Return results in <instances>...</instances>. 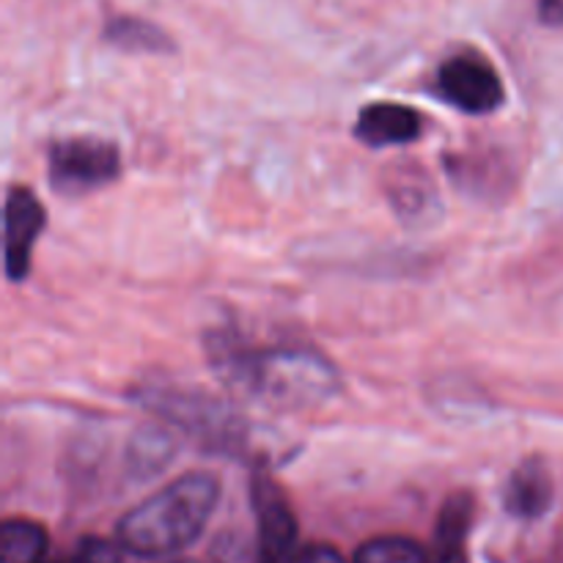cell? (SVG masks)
<instances>
[{
  "label": "cell",
  "instance_id": "d6986e66",
  "mask_svg": "<svg viewBox=\"0 0 563 563\" xmlns=\"http://www.w3.org/2000/svg\"><path fill=\"white\" fill-rule=\"evenodd\" d=\"M539 20L544 25H563V0H539Z\"/></svg>",
  "mask_w": 563,
  "mask_h": 563
},
{
  "label": "cell",
  "instance_id": "ac0fdd59",
  "mask_svg": "<svg viewBox=\"0 0 563 563\" xmlns=\"http://www.w3.org/2000/svg\"><path fill=\"white\" fill-rule=\"evenodd\" d=\"M289 563H346V559L339 553V550L324 548V544H311V548L291 555Z\"/></svg>",
  "mask_w": 563,
  "mask_h": 563
},
{
  "label": "cell",
  "instance_id": "2e32d148",
  "mask_svg": "<svg viewBox=\"0 0 563 563\" xmlns=\"http://www.w3.org/2000/svg\"><path fill=\"white\" fill-rule=\"evenodd\" d=\"M352 563H432V559L416 539L377 537L361 544Z\"/></svg>",
  "mask_w": 563,
  "mask_h": 563
},
{
  "label": "cell",
  "instance_id": "30bf717a",
  "mask_svg": "<svg viewBox=\"0 0 563 563\" xmlns=\"http://www.w3.org/2000/svg\"><path fill=\"white\" fill-rule=\"evenodd\" d=\"M553 476L539 456H528L509 473L504 487V506L511 517L539 520L553 506Z\"/></svg>",
  "mask_w": 563,
  "mask_h": 563
},
{
  "label": "cell",
  "instance_id": "44dd1931",
  "mask_svg": "<svg viewBox=\"0 0 563 563\" xmlns=\"http://www.w3.org/2000/svg\"><path fill=\"white\" fill-rule=\"evenodd\" d=\"M170 563H196V561H170Z\"/></svg>",
  "mask_w": 563,
  "mask_h": 563
},
{
  "label": "cell",
  "instance_id": "7c38bea8",
  "mask_svg": "<svg viewBox=\"0 0 563 563\" xmlns=\"http://www.w3.org/2000/svg\"><path fill=\"white\" fill-rule=\"evenodd\" d=\"M179 449V432L168 423H143L126 445V473L135 482L159 476Z\"/></svg>",
  "mask_w": 563,
  "mask_h": 563
},
{
  "label": "cell",
  "instance_id": "7a4b0ae2",
  "mask_svg": "<svg viewBox=\"0 0 563 563\" xmlns=\"http://www.w3.org/2000/svg\"><path fill=\"white\" fill-rule=\"evenodd\" d=\"M218 500L220 482L214 473H185L121 517V548L137 559H165L179 553L201 537Z\"/></svg>",
  "mask_w": 563,
  "mask_h": 563
},
{
  "label": "cell",
  "instance_id": "9a60e30c",
  "mask_svg": "<svg viewBox=\"0 0 563 563\" xmlns=\"http://www.w3.org/2000/svg\"><path fill=\"white\" fill-rule=\"evenodd\" d=\"M47 531L33 520H5L0 528V563H44Z\"/></svg>",
  "mask_w": 563,
  "mask_h": 563
},
{
  "label": "cell",
  "instance_id": "8fae6325",
  "mask_svg": "<svg viewBox=\"0 0 563 563\" xmlns=\"http://www.w3.org/2000/svg\"><path fill=\"white\" fill-rule=\"evenodd\" d=\"M388 201L394 212L410 225H427L440 214L438 190L427 170L416 165H399L388 176Z\"/></svg>",
  "mask_w": 563,
  "mask_h": 563
},
{
  "label": "cell",
  "instance_id": "ffe728a7",
  "mask_svg": "<svg viewBox=\"0 0 563 563\" xmlns=\"http://www.w3.org/2000/svg\"><path fill=\"white\" fill-rule=\"evenodd\" d=\"M44 563H69V561H44ZM71 563H75V561H71Z\"/></svg>",
  "mask_w": 563,
  "mask_h": 563
},
{
  "label": "cell",
  "instance_id": "5bb4252c",
  "mask_svg": "<svg viewBox=\"0 0 563 563\" xmlns=\"http://www.w3.org/2000/svg\"><path fill=\"white\" fill-rule=\"evenodd\" d=\"M104 42L113 47L124 49V53L137 55H170L176 49L174 38L154 22L143 20V16L121 14L104 25Z\"/></svg>",
  "mask_w": 563,
  "mask_h": 563
},
{
  "label": "cell",
  "instance_id": "9c48e42d",
  "mask_svg": "<svg viewBox=\"0 0 563 563\" xmlns=\"http://www.w3.org/2000/svg\"><path fill=\"white\" fill-rule=\"evenodd\" d=\"M421 113L401 102H372L357 113L355 137L372 148L405 146L421 137Z\"/></svg>",
  "mask_w": 563,
  "mask_h": 563
},
{
  "label": "cell",
  "instance_id": "8992f818",
  "mask_svg": "<svg viewBox=\"0 0 563 563\" xmlns=\"http://www.w3.org/2000/svg\"><path fill=\"white\" fill-rule=\"evenodd\" d=\"M251 500L258 526L256 563H289L297 539V517L286 495L267 473H256L251 482Z\"/></svg>",
  "mask_w": 563,
  "mask_h": 563
},
{
  "label": "cell",
  "instance_id": "ba28073f",
  "mask_svg": "<svg viewBox=\"0 0 563 563\" xmlns=\"http://www.w3.org/2000/svg\"><path fill=\"white\" fill-rule=\"evenodd\" d=\"M445 170L456 190L473 198H500L509 190L515 170L509 168L500 148H476V152H456L445 157Z\"/></svg>",
  "mask_w": 563,
  "mask_h": 563
},
{
  "label": "cell",
  "instance_id": "3957f363",
  "mask_svg": "<svg viewBox=\"0 0 563 563\" xmlns=\"http://www.w3.org/2000/svg\"><path fill=\"white\" fill-rule=\"evenodd\" d=\"M135 401L179 434L196 440L203 451L242 456L251 445V427L225 399L179 383L152 379L132 390Z\"/></svg>",
  "mask_w": 563,
  "mask_h": 563
},
{
  "label": "cell",
  "instance_id": "e0dca14e",
  "mask_svg": "<svg viewBox=\"0 0 563 563\" xmlns=\"http://www.w3.org/2000/svg\"><path fill=\"white\" fill-rule=\"evenodd\" d=\"M75 563H124L121 559V550L113 542L99 537L82 539L80 548H77Z\"/></svg>",
  "mask_w": 563,
  "mask_h": 563
},
{
  "label": "cell",
  "instance_id": "5b68a950",
  "mask_svg": "<svg viewBox=\"0 0 563 563\" xmlns=\"http://www.w3.org/2000/svg\"><path fill=\"white\" fill-rule=\"evenodd\" d=\"M438 93L467 115L495 113L506 99L498 69L476 49H462L440 64Z\"/></svg>",
  "mask_w": 563,
  "mask_h": 563
},
{
  "label": "cell",
  "instance_id": "277c9868",
  "mask_svg": "<svg viewBox=\"0 0 563 563\" xmlns=\"http://www.w3.org/2000/svg\"><path fill=\"white\" fill-rule=\"evenodd\" d=\"M49 185L60 196H86L119 179L121 154L115 143L93 135L60 137L47 152Z\"/></svg>",
  "mask_w": 563,
  "mask_h": 563
},
{
  "label": "cell",
  "instance_id": "6da1fadb",
  "mask_svg": "<svg viewBox=\"0 0 563 563\" xmlns=\"http://www.w3.org/2000/svg\"><path fill=\"white\" fill-rule=\"evenodd\" d=\"M209 366L220 383L273 410H308L339 394V372L311 346H253L229 324L209 330Z\"/></svg>",
  "mask_w": 563,
  "mask_h": 563
},
{
  "label": "cell",
  "instance_id": "52a82bcc",
  "mask_svg": "<svg viewBox=\"0 0 563 563\" xmlns=\"http://www.w3.org/2000/svg\"><path fill=\"white\" fill-rule=\"evenodd\" d=\"M47 223L42 201L31 187H11L5 192L3 207V258H5V278L25 280L31 273L33 247H36L38 234Z\"/></svg>",
  "mask_w": 563,
  "mask_h": 563
},
{
  "label": "cell",
  "instance_id": "4fadbf2b",
  "mask_svg": "<svg viewBox=\"0 0 563 563\" xmlns=\"http://www.w3.org/2000/svg\"><path fill=\"white\" fill-rule=\"evenodd\" d=\"M476 520V498L467 489H460L445 498L438 515L434 531V561L432 563H465V544Z\"/></svg>",
  "mask_w": 563,
  "mask_h": 563
}]
</instances>
